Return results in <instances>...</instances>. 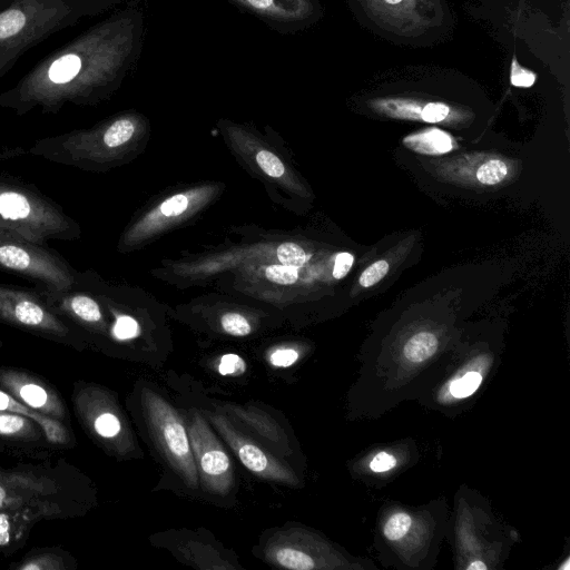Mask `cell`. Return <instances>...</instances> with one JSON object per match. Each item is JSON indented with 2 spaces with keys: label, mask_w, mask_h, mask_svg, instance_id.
<instances>
[{
  "label": "cell",
  "mask_w": 570,
  "mask_h": 570,
  "mask_svg": "<svg viewBox=\"0 0 570 570\" xmlns=\"http://www.w3.org/2000/svg\"><path fill=\"white\" fill-rule=\"evenodd\" d=\"M138 42L137 19L121 12L92 26L0 94V108L23 116L98 102L122 79Z\"/></svg>",
  "instance_id": "1"
},
{
  "label": "cell",
  "mask_w": 570,
  "mask_h": 570,
  "mask_svg": "<svg viewBox=\"0 0 570 570\" xmlns=\"http://www.w3.org/2000/svg\"><path fill=\"white\" fill-rule=\"evenodd\" d=\"M449 504L438 498L421 505L389 502L377 514L373 548L381 564L400 570H431L445 538Z\"/></svg>",
  "instance_id": "2"
},
{
  "label": "cell",
  "mask_w": 570,
  "mask_h": 570,
  "mask_svg": "<svg viewBox=\"0 0 570 570\" xmlns=\"http://www.w3.org/2000/svg\"><path fill=\"white\" fill-rule=\"evenodd\" d=\"M445 539L458 570L502 569L519 533L493 512L490 501L462 484L449 511Z\"/></svg>",
  "instance_id": "3"
},
{
  "label": "cell",
  "mask_w": 570,
  "mask_h": 570,
  "mask_svg": "<svg viewBox=\"0 0 570 570\" xmlns=\"http://www.w3.org/2000/svg\"><path fill=\"white\" fill-rule=\"evenodd\" d=\"M116 0H12L0 9V79L31 48Z\"/></svg>",
  "instance_id": "4"
},
{
  "label": "cell",
  "mask_w": 570,
  "mask_h": 570,
  "mask_svg": "<svg viewBox=\"0 0 570 570\" xmlns=\"http://www.w3.org/2000/svg\"><path fill=\"white\" fill-rule=\"evenodd\" d=\"M0 230L38 245L81 235L79 224L36 185L4 174H0Z\"/></svg>",
  "instance_id": "5"
},
{
  "label": "cell",
  "mask_w": 570,
  "mask_h": 570,
  "mask_svg": "<svg viewBox=\"0 0 570 570\" xmlns=\"http://www.w3.org/2000/svg\"><path fill=\"white\" fill-rule=\"evenodd\" d=\"M500 357V350L490 345H453L440 374L416 402L449 419L462 414L495 374Z\"/></svg>",
  "instance_id": "6"
},
{
  "label": "cell",
  "mask_w": 570,
  "mask_h": 570,
  "mask_svg": "<svg viewBox=\"0 0 570 570\" xmlns=\"http://www.w3.org/2000/svg\"><path fill=\"white\" fill-rule=\"evenodd\" d=\"M0 271L23 277L47 289L69 287L77 274L69 262L47 245L0 230Z\"/></svg>",
  "instance_id": "7"
},
{
  "label": "cell",
  "mask_w": 570,
  "mask_h": 570,
  "mask_svg": "<svg viewBox=\"0 0 570 570\" xmlns=\"http://www.w3.org/2000/svg\"><path fill=\"white\" fill-rule=\"evenodd\" d=\"M0 322L51 340H76V331L50 308L37 287L0 283Z\"/></svg>",
  "instance_id": "8"
},
{
  "label": "cell",
  "mask_w": 570,
  "mask_h": 570,
  "mask_svg": "<svg viewBox=\"0 0 570 570\" xmlns=\"http://www.w3.org/2000/svg\"><path fill=\"white\" fill-rule=\"evenodd\" d=\"M267 556L274 563L295 570L377 568L370 559L354 557L312 533H299V543L284 540L274 543Z\"/></svg>",
  "instance_id": "9"
},
{
  "label": "cell",
  "mask_w": 570,
  "mask_h": 570,
  "mask_svg": "<svg viewBox=\"0 0 570 570\" xmlns=\"http://www.w3.org/2000/svg\"><path fill=\"white\" fill-rule=\"evenodd\" d=\"M144 399L148 421L165 454L185 482L196 488L197 466L184 422L175 409L159 395L147 391Z\"/></svg>",
  "instance_id": "10"
},
{
  "label": "cell",
  "mask_w": 570,
  "mask_h": 570,
  "mask_svg": "<svg viewBox=\"0 0 570 570\" xmlns=\"http://www.w3.org/2000/svg\"><path fill=\"white\" fill-rule=\"evenodd\" d=\"M187 432L205 487L217 494H226L234 483V474L222 443L198 413L193 414Z\"/></svg>",
  "instance_id": "11"
},
{
  "label": "cell",
  "mask_w": 570,
  "mask_h": 570,
  "mask_svg": "<svg viewBox=\"0 0 570 570\" xmlns=\"http://www.w3.org/2000/svg\"><path fill=\"white\" fill-rule=\"evenodd\" d=\"M419 456L417 446L410 439L376 445L352 463V473L363 482L383 484L414 464Z\"/></svg>",
  "instance_id": "12"
},
{
  "label": "cell",
  "mask_w": 570,
  "mask_h": 570,
  "mask_svg": "<svg viewBox=\"0 0 570 570\" xmlns=\"http://www.w3.org/2000/svg\"><path fill=\"white\" fill-rule=\"evenodd\" d=\"M213 424L223 435L240 462L255 474L276 482L297 484V478L286 466L265 453L259 446L244 438L220 415H209Z\"/></svg>",
  "instance_id": "13"
},
{
  "label": "cell",
  "mask_w": 570,
  "mask_h": 570,
  "mask_svg": "<svg viewBox=\"0 0 570 570\" xmlns=\"http://www.w3.org/2000/svg\"><path fill=\"white\" fill-rule=\"evenodd\" d=\"M1 384L23 404L53 417L65 416V406L58 395L36 379L12 370H0Z\"/></svg>",
  "instance_id": "14"
},
{
  "label": "cell",
  "mask_w": 570,
  "mask_h": 570,
  "mask_svg": "<svg viewBox=\"0 0 570 570\" xmlns=\"http://www.w3.org/2000/svg\"><path fill=\"white\" fill-rule=\"evenodd\" d=\"M278 30H294L311 13L309 0H233Z\"/></svg>",
  "instance_id": "15"
},
{
  "label": "cell",
  "mask_w": 570,
  "mask_h": 570,
  "mask_svg": "<svg viewBox=\"0 0 570 570\" xmlns=\"http://www.w3.org/2000/svg\"><path fill=\"white\" fill-rule=\"evenodd\" d=\"M0 411L18 413L33 420L38 423V425L45 432L46 438L51 443L65 444L70 440L68 431L58 420L32 410L22 402L18 401V399L11 394H8L1 390Z\"/></svg>",
  "instance_id": "16"
},
{
  "label": "cell",
  "mask_w": 570,
  "mask_h": 570,
  "mask_svg": "<svg viewBox=\"0 0 570 570\" xmlns=\"http://www.w3.org/2000/svg\"><path fill=\"white\" fill-rule=\"evenodd\" d=\"M78 412L83 421L88 422L92 431L102 439H115L121 431V422L118 416L109 410L96 409L91 402L80 394L76 401Z\"/></svg>",
  "instance_id": "17"
},
{
  "label": "cell",
  "mask_w": 570,
  "mask_h": 570,
  "mask_svg": "<svg viewBox=\"0 0 570 570\" xmlns=\"http://www.w3.org/2000/svg\"><path fill=\"white\" fill-rule=\"evenodd\" d=\"M405 142L410 148L430 155H439L452 149L451 138L439 129H429L413 135L407 137Z\"/></svg>",
  "instance_id": "18"
},
{
  "label": "cell",
  "mask_w": 570,
  "mask_h": 570,
  "mask_svg": "<svg viewBox=\"0 0 570 570\" xmlns=\"http://www.w3.org/2000/svg\"><path fill=\"white\" fill-rule=\"evenodd\" d=\"M33 422L24 415L0 411V436L33 440L38 436Z\"/></svg>",
  "instance_id": "19"
},
{
  "label": "cell",
  "mask_w": 570,
  "mask_h": 570,
  "mask_svg": "<svg viewBox=\"0 0 570 570\" xmlns=\"http://www.w3.org/2000/svg\"><path fill=\"white\" fill-rule=\"evenodd\" d=\"M507 165L499 160L492 159L483 164L476 171L478 180L484 185H494L500 183L507 175Z\"/></svg>",
  "instance_id": "20"
},
{
  "label": "cell",
  "mask_w": 570,
  "mask_h": 570,
  "mask_svg": "<svg viewBox=\"0 0 570 570\" xmlns=\"http://www.w3.org/2000/svg\"><path fill=\"white\" fill-rule=\"evenodd\" d=\"M277 258L281 264L301 267L306 261V254L303 248L295 243H283L277 247Z\"/></svg>",
  "instance_id": "21"
},
{
  "label": "cell",
  "mask_w": 570,
  "mask_h": 570,
  "mask_svg": "<svg viewBox=\"0 0 570 570\" xmlns=\"http://www.w3.org/2000/svg\"><path fill=\"white\" fill-rule=\"evenodd\" d=\"M265 275L273 283L291 285L298 278V268L283 264L269 265L265 269Z\"/></svg>",
  "instance_id": "22"
},
{
  "label": "cell",
  "mask_w": 570,
  "mask_h": 570,
  "mask_svg": "<svg viewBox=\"0 0 570 570\" xmlns=\"http://www.w3.org/2000/svg\"><path fill=\"white\" fill-rule=\"evenodd\" d=\"M224 331L233 336H246L252 327L248 321L240 314L227 313L220 320Z\"/></svg>",
  "instance_id": "23"
},
{
  "label": "cell",
  "mask_w": 570,
  "mask_h": 570,
  "mask_svg": "<svg viewBox=\"0 0 570 570\" xmlns=\"http://www.w3.org/2000/svg\"><path fill=\"white\" fill-rule=\"evenodd\" d=\"M112 334L120 341L134 338L139 334L138 323L131 316L120 315L115 321Z\"/></svg>",
  "instance_id": "24"
},
{
  "label": "cell",
  "mask_w": 570,
  "mask_h": 570,
  "mask_svg": "<svg viewBox=\"0 0 570 570\" xmlns=\"http://www.w3.org/2000/svg\"><path fill=\"white\" fill-rule=\"evenodd\" d=\"M246 370L245 361L237 354H225L220 357L217 371L223 376L240 375Z\"/></svg>",
  "instance_id": "25"
},
{
  "label": "cell",
  "mask_w": 570,
  "mask_h": 570,
  "mask_svg": "<svg viewBox=\"0 0 570 570\" xmlns=\"http://www.w3.org/2000/svg\"><path fill=\"white\" fill-rule=\"evenodd\" d=\"M256 161L258 166L271 177H281L285 171L282 161L274 154L267 150H261L257 153Z\"/></svg>",
  "instance_id": "26"
},
{
  "label": "cell",
  "mask_w": 570,
  "mask_h": 570,
  "mask_svg": "<svg viewBox=\"0 0 570 570\" xmlns=\"http://www.w3.org/2000/svg\"><path fill=\"white\" fill-rule=\"evenodd\" d=\"M389 264L385 261H377L370 265L360 276V284L364 287L379 283L387 273Z\"/></svg>",
  "instance_id": "27"
},
{
  "label": "cell",
  "mask_w": 570,
  "mask_h": 570,
  "mask_svg": "<svg viewBox=\"0 0 570 570\" xmlns=\"http://www.w3.org/2000/svg\"><path fill=\"white\" fill-rule=\"evenodd\" d=\"M510 82L512 86L529 88L535 82V73L521 67L513 58L510 71Z\"/></svg>",
  "instance_id": "28"
},
{
  "label": "cell",
  "mask_w": 570,
  "mask_h": 570,
  "mask_svg": "<svg viewBox=\"0 0 570 570\" xmlns=\"http://www.w3.org/2000/svg\"><path fill=\"white\" fill-rule=\"evenodd\" d=\"M449 107L442 102H430L421 110V118L428 122H439L449 115Z\"/></svg>",
  "instance_id": "29"
},
{
  "label": "cell",
  "mask_w": 570,
  "mask_h": 570,
  "mask_svg": "<svg viewBox=\"0 0 570 570\" xmlns=\"http://www.w3.org/2000/svg\"><path fill=\"white\" fill-rule=\"evenodd\" d=\"M187 197L183 194H178L164 202L159 209L165 216H178L187 209Z\"/></svg>",
  "instance_id": "30"
},
{
  "label": "cell",
  "mask_w": 570,
  "mask_h": 570,
  "mask_svg": "<svg viewBox=\"0 0 570 570\" xmlns=\"http://www.w3.org/2000/svg\"><path fill=\"white\" fill-rule=\"evenodd\" d=\"M299 357V354L294 348H278L269 355V362L275 367H289Z\"/></svg>",
  "instance_id": "31"
},
{
  "label": "cell",
  "mask_w": 570,
  "mask_h": 570,
  "mask_svg": "<svg viewBox=\"0 0 570 570\" xmlns=\"http://www.w3.org/2000/svg\"><path fill=\"white\" fill-rule=\"evenodd\" d=\"M354 257L350 253H340L335 258L333 276L336 279L343 278L351 269Z\"/></svg>",
  "instance_id": "32"
},
{
  "label": "cell",
  "mask_w": 570,
  "mask_h": 570,
  "mask_svg": "<svg viewBox=\"0 0 570 570\" xmlns=\"http://www.w3.org/2000/svg\"><path fill=\"white\" fill-rule=\"evenodd\" d=\"M11 539V523L9 514L0 512V547H6Z\"/></svg>",
  "instance_id": "33"
},
{
  "label": "cell",
  "mask_w": 570,
  "mask_h": 570,
  "mask_svg": "<svg viewBox=\"0 0 570 570\" xmlns=\"http://www.w3.org/2000/svg\"><path fill=\"white\" fill-rule=\"evenodd\" d=\"M53 558L52 557H41L37 558L23 566L20 567L22 570H38V569H52V568H59L58 566H55L52 563Z\"/></svg>",
  "instance_id": "34"
},
{
  "label": "cell",
  "mask_w": 570,
  "mask_h": 570,
  "mask_svg": "<svg viewBox=\"0 0 570 570\" xmlns=\"http://www.w3.org/2000/svg\"><path fill=\"white\" fill-rule=\"evenodd\" d=\"M17 503V498L11 497L9 490L0 483V509Z\"/></svg>",
  "instance_id": "35"
},
{
  "label": "cell",
  "mask_w": 570,
  "mask_h": 570,
  "mask_svg": "<svg viewBox=\"0 0 570 570\" xmlns=\"http://www.w3.org/2000/svg\"><path fill=\"white\" fill-rule=\"evenodd\" d=\"M385 4L396 6L400 4L403 0H382Z\"/></svg>",
  "instance_id": "36"
},
{
  "label": "cell",
  "mask_w": 570,
  "mask_h": 570,
  "mask_svg": "<svg viewBox=\"0 0 570 570\" xmlns=\"http://www.w3.org/2000/svg\"><path fill=\"white\" fill-rule=\"evenodd\" d=\"M1 344H2V343H1V341H0V346H1Z\"/></svg>",
  "instance_id": "37"
}]
</instances>
